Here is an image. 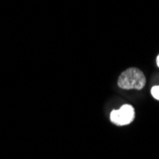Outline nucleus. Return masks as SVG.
Segmentation results:
<instances>
[{"instance_id": "4", "label": "nucleus", "mask_w": 159, "mask_h": 159, "mask_svg": "<svg viewBox=\"0 0 159 159\" xmlns=\"http://www.w3.org/2000/svg\"><path fill=\"white\" fill-rule=\"evenodd\" d=\"M158 87H159V86H158Z\"/></svg>"}, {"instance_id": "1", "label": "nucleus", "mask_w": 159, "mask_h": 159, "mask_svg": "<svg viewBox=\"0 0 159 159\" xmlns=\"http://www.w3.org/2000/svg\"><path fill=\"white\" fill-rule=\"evenodd\" d=\"M117 84L123 90H141L146 84V77L139 69L129 68L119 75Z\"/></svg>"}, {"instance_id": "2", "label": "nucleus", "mask_w": 159, "mask_h": 159, "mask_svg": "<svg viewBox=\"0 0 159 159\" xmlns=\"http://www.w3.org/2000/svg\"><path fill=\"white\" fill-rule=\"evenodd\" d=\"M134 118V110L131 105H123L118 110L111 112V121L118 126H124L131 123Z\"/></svg>"}, {"instance_id": "3", "label": "nucleus", "mask_w": 159, "mask_h": 159, "mask_svg": "<svg viewBox=\"0 0 159 159\" xmlns=\"http://www.w3.org/2000/svg\"><path fill=\"white\" fill-rule=\"evenodd\" d=\"M156 64H157V66L159 67V54H158L157 57H156Z\"/></svg>"}]
</instances>
